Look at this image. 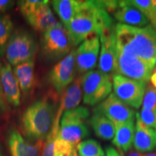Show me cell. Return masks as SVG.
<instances>
[{"mask_svg": "<svg viewBox=\"0 0 156 156\" xmlns=\"http://www.w3.org/2000/svg\"><path fill=\"white\" fill-rule=\"evenodd\" d=\"M112 17L104 1H81L77 14L66 28L73 47L93 36H100L112 28Z\"/></svg>", "mask_w": 156, "mask_h": 156, "instance_id": "obj_1", "label": "cell"}, {"mask_svg": "<svg viewBox=\"0 0 156 156\" xmlns=\"http://www.w3.org/2000/svg\"><path fill=\"white\" fill-rule=\"evenodd\" d=\"M116 50L156 66V30L118 23L114 28Z\"/></svg>", "mask_w": 156, "mask_h": 156, "instance_id": "obj_2", "label": "cell"}, {"mask_svg": "<svg viewBox=\"0 0 156 156\" xmlns=\"http://www.w3.org/2000/svg\"><path fill=\"white\" fill-rule=\"evenodd\" d=\"M56 113L54 105L47 98L31 104L21 118V129L27 139L36 142L45 140L53 126Z\"/></svg>", "mask_w": 156, "mask_h": 156, "instance_id": "obj_3", "label": "cell"}, {"mask_svg": "<svg viewBox=\"0 0 156 156\" xmlns=\"http://www.w3.org/2000/svg\"><path fill=\"white\" fill-rule=\"evenodd\" d=\"M89 116V110L84 106L64 112L60 119L57 137L77 147L90 134L88 127L85 124V120Z\"/></svg>", "mask_w": 156, "mask_h": 156, "instance_id": "obj_4", "label": "cell"}, {"mask_svg": "<svg viewBox=\"0 0 156 156\" xmlns=\"http://www.w3.org/2000/svg\"><path fill=\"white\" fill-rule=\"evenodd\" d=\"M41 45L43 56L50 62L64 58L73 47L67 30L60 22L43 34Z\"/></svg>", "mask_w": 156, "mask_h": 156, "instance_id": "obj_5", "label": "cell"}, {"mask_svg": "<svg viewBox=\"0 0 156 156\" xmlns=\"http://www.w3.org/2000/svg\"><path fill=\"white\" fill-rule=\"evenodd\" d=\"M112 77L100 70H92L84 74L82 76L83 103L95 106L104 101L112 93Z\"/></svg>", "mask_w": 156, "mask_h": 156, "instance_id": "obj_6", "label": "cell"}, {"mask_svg": "<svg viewBox=\"0 0 156 156\" xmlns=\"http://www.w3.org/2000/svg\"><path fill=\"white\" fill-rule=\"evenodd\" d=\"M37 50L38 46L32 35L26 31H15L6 47V60L15 67L34 60Z\"/></svg>", "mask_w": 156, "mask_h": 156, "instance_id": "obj_7", "label": "cell"}, {"mask_svg": "<svg viewBox=\"0 0 156 156\" xmlns=\"http://www.w3.org/2000/svg\"><path fill=\"white\" fill-rule=\"evenodd\" d=\"M114 93L127 106L139 108L143 101L146 83L134 80L120 75L112 77Z\"/></svg>", "mask_w": 156, "mask_h": 156, "instance_id": "obj_8", "label": "cell"}, {"mask_svg": "<svg viewBox=\"0 0 156 156\" xmlns=\"http://www.w3.org/2000/svg\"><path fill=\"white\" fill-rule=\"evenodd\" d=\"M116 54V75L145 83L151 80L155 66L136 57L126 55L117 50Z\"/></svg>", "mask_w": 156, "mask_h": 156, "instance_id": "obj_9", "label": "cell"}, {"mask_svg": "<svg viewBox=\"0 0 156 156\" xmlns=\"http://www.w3.org/2000/svg\"><path fill=\"white\" fill-rule=\"evenodd\" d=\"M75 50H72L52 68L48 74V80L58 95L62 94L64 90L75 80Z\"/></svg>", "mask_w": 156, "mask_h": 156, "instance_id": "obj_10", "label": "cell"}, {"mask_svg": "<svg viewBox=\"0 0 156 156\" xmlns=\"http://www.w3.org/2000/svg\"><path fill=\"white\" fill-rule=\"evenodd\" d=\"M101 42L98 36L85 40L75 50V69L79 74H85L96 67L100 54Z\"/></svg>", "mask_w": 156, "mask_h": 156, "instance_id": "obj_11", "label": "cell"}, {"mask_svg": "<svg viewBox=\"0 0 156 156\" xmlns=\"http://www.w3.org/2000/svg\"><path fill=\"white\" fill-rule=\"evenodd\" d=\"M94 112L107 117L116 129L127 121L134 119V111L120 101L114 93H111L94 109Z\"/></svg>", "mask_w": 156, "mask_h": 156, "instance_id": "obj_12", "label": "cell"}, {"mask_svg": "<svg viewBox=\"0 0 156 156\" xmlns=\"http://www.w3.org/2000/svg\"><path fill=\"white\" fill-rule=\"evenodd\" d=\"M101 42L98 58L99 70L110 75H114L116 69V46L114 28L110 29L99 36Z\"/></svg>", "mask_w": 156, "mask_h": 156, "instance_id": "obj_13", "label": "cell"}, {"mask_svg": "<svg viewBox=\"0 0 156 156\" xmlns=\"http://www.w3.org/2000/svg\"><path fill=\"white\" fill-rule=\"evenodd\" d=\"M0 85L7 102L14 106L20 104L21 90L12 66L0 58Z\"/></svg>", "mask_w": 156, "mask_h": 156, "instance_id": "obj_14", "label": "cell"}, {"mask_svg": "<svg viewBox=\"0 0 156 156\" xmlns=\"http://www.w3.org/2000/svg\"><path fill=\"white\" fill-rule=\"evenodd\" d=\"M45 140L34 143L27 141L18 130L12 129L7 136V145L11 156H41Z\"/></svg>", "mask_w": 156, "mask_h": 156, "instance_id": "obj_15", "label": "cell"}, {"mask_svg": "<svg viewBox=\"0 0 156 156\" xmlns=\"http://www.w3.org/2000/svg\"><path fill=\"white\" fill-rule=\"evenodd\" d=\"M82 97V77H78L75 78L73 83L62 93L60 104L56 113L55 120L60 122L62 114L64 112L77 108L81 102Z\"/></svg>", "mask_w": 156, "mask_h": 156, "instance_id": "obj_16", "label": "cell"}, {"mask_svg": "<svg viewBox=\"0 0 156 156\" xmlns=\"http://www.w3.org/2000/svg\"><path fill=\"white\" fill-rule=\"evenodd\" d=\"M115 19L121 24L143 28L148 25L149 21L140 10L127 5L125 1H119L118 7L113 13Z\"/></svg>", "mask_w": 156, "mask_h": 156, "instance_id": "obj_17", "label": "cell"}, {"mask_svg": "<svg viewBox=\"0 0 156 156\" xmlns=\"http://www.w3.org/2000/svg\"><path fill=\"white\" fill-rule=\"evenodd\" d=\"M136 119L134 131V147L140 153L151 152L156 147V130L145 126Z\"/></svg>", "mask_w": 156, "mask_h": 156, "instance_id": "obj_18", "label": "cell"}, {"mask_svg": "<svg viewBox=\"0 0 156 156\" xmlns=\"http://www.w3.org/2000/svg\"><path fill=\"white\" fill-rule=\"evenodd\" d=\"M26 20L34 30L43 34L58 23L48 5L38 9Z\"/></svg>", "mask_w": 156, "mask_h": 156, "instance_id": "obj_19", "label": "cell"}, {"mask_svg": "<svg viewBox=\"0 0 156 156\" xmlns=\"http://www.w3.org/2000/svg\"><path fill=\"white\" fill-rule=\"evenodd\" d=\"M134 131L135 127L134 119L124 123L116 129V133L113 138V144L121 151H130L134 143Z\"/></svg>", "mask_w": 156, "mask_h": 156, "instance_id": "obj_20", "label": "cell"}, {"mask_svg": "<svg viewBox=\"0 0 156 156\" xmlns=\"http://www.w3.org/2000/svg\"><path fill=\"white\" fill-rule=\"evenodd\" d=\"M34 59L18 64L13 67V72L18 82L20 89L24 93L31 90L35 83Z\"/></svg>", "mask_w": 156, "mask_h": 156, "instance_id": "obj_21", "label": "cell"}, {"mask_svg": "<svg viewBox=\"0 0 156 156\" xmlns=\"http://www.w3.org/2000/svg\"><path fill=\"white\" fill-rule=\"evenodd\" d=\"M81 1L78 0H54L53 8L59 17L64 28H67L80 7Z\"/></svg>", "mask_w": 156, "mask_h": 156, "instance_id": "obj_22", "label": "cell"}, {"mask_svg": "<svg viewBox=\"0 0 156 156\" xmlns=\"http://www.w3.org/2000/svg\"><path fill=\"white\" fill-rule=\"evenodd\" d=\"M93 131L97 136L102 140H109L114 138L116 128L114 124L104 115L94 112L90 120Z\"/></svg>", "mask_w": 156, "mask_h": 156, "instance_id": "obj_23", "label": "cell"}, {"mask_svg": "<svg viewBox=\"0 0 156 156\" xmlns=\"http://www.w3.org/2000/svg\"><path fill=\"white\" fill-rule=\"evenodd\" d=\"M13 23L8 15H0V58L5 55L7 43L12 34Z\"/></svg>", "mask_w": 156, "mask_h": 156, "instance_id": "obj_24", "label": "cell"}, {"mask_svg": "<svg viewBox=\"0 0 156 156\" xmlns=\"http://www.w3.org/2000/svg\"><path fill=\"white\" fill-rule=\"evenodd\" d=\"M127 5L140 10L148 20L151 25L156 30V10L150 0H130L125 1Z\"/></svg>", "mask_w": 156, "mask_h": 156, "instance_id": "obj_25", "label": "cell"}, {"mask_svg": "<svg viewBox=\"0 0 156 156\" xmlns=\"http://www.w3.org/2000/svg\"><path fill=\"white\" fill-rule=\"evenodd\" d=\"M79 156H105L104 151L99 142L95 140H86L77 146Z\"/></svg>", "mask_w": 156, "mask_h": 156, "instance_id": "obj_26", "label": "cell"}, {"mask_svg": "<svg viewBox=\"0 0 156 156\" xmlns=\"http://www.w3.org/2000/svg\"><path fill=\"white\" fill-rule=\"evenodd\" d=\"M48 3L49 1L45 0H23L19 1L17 5L22 15L26 19L27 17L36 12L38 9L48 5Z\"/></svg>", "mask_w": 156, "mask_h": 156, "instance_id": "obj_27", "label": "cell"}, {"mask_svg": "<svg viewBox=\"0 0 156 156\" xmlns=\"http://www.w3.org/2000/svg\"><path fill=\"white\" fill-rule=\"evenodd\" d=\"M58 127H59V123L54 121L51 130L47 138L45 140L41 156L54 155V145H55V141L56 136H57Z\"/></svg>", "mask_w": 156, "mask_h": 156, "instance_id": "obj_28", "label": "cell"}, {"mask_svg": "<svg viewBox=\"0 0 156 156\" xmlns=\"http://www.w3.org/2000/svg\"><path fill=\"white\" fill-rule=\"evenodd\" d=\"M142 108L156 110V89L151 83L146 85L142 101Z\"/></svg>", "mask_w": 156, "mask_h": 156, "instance_id": "obj_29", "label": "cell"}, {"mask_svg": "<svg viewBox=\"0 0 156 156\" xmlns=\"http://www.w3.org/2000/svg\"><path fill=\"white\" fill-rule=\"evenodd\" d=\"M136 118L139 119L145 126L156 130V110L142 108L141 112L136 114Z\"/></svg>", "mask_w": 156, "mask_h": 156, "instance_id": "obj_30", "label": "cell"}, {"mask_svg": "<svg viewBox=\"0 0 156 156\" xmlns=\"http://www.w3.org/2000/svg\"><path fill=\"white\" fill-rule=\"evenodd\" d=\"M15 2L10 0H0V13H3L10 9L14 6Z\"/></svg>", "mask_w": 156, "mask_h": 156, "instance_id": "obj_31", "label": "cell"}, {"mask_svg": "<svg viewBox=\"0 0 156 156\" xmlns=\"http://www.w3.org/2000/svg\"><path fill=\"white\" fill-rule=\"evenodd\" d=\"M7 101H6L5 95H4L2 88L0 85V115L4 114L7 110Z\"/></svg>", "mask_w": 156, "mask_h": 156, "instance_id": "obj_32", "label": "cell"}, {"mask_svg": "<svg viewBox=\"0 0 156 156\" xmlns=\"http://www.w3.org/2000/svg\"><path fill=\"white\" fill-rule=\"evenodd\" d=\"M106 156H121L119 153L111 146H108L106 148Z\"/></svg>", "mask_w": 156, "mask_h": 156, "instance_id": "obj_33", "label": "cell"}, {"mask_svg": "<svg viewBox=\"0 0 156 156\" xmlns=\"http://www.w3.org/2000/svg\"><path fill=\"white\" fill-rule=\"evenodd\" d=\"M124 156H144V155L140 152L135 151L134 150L131 149L130 151L126 152V154Z\"/></svg>", "mask_w": 156, "mask_h": 156, "instance_id": "obj_34", "label": "cell"}, {"mask_svg": "<svg viewBox=\"0 0 156 156\" xmlns=\"http://www.w3.org/2000/svg\"><path fill=\"white\" fill-rule=\"evenodd\" d=\"M151 80L152 85H153V86L156 89V72L155 71H154L153 74H152L151 80Z\"/></svg>", "mask_w": 156, "mask_h": 156, "instance_id": "obj_35", "label": "cell"}, {"mask_svg": "<svg viewBox=\"0 0 156 156\" xmlns=\"http://www.w3.org/2000/svg\"><path fill=\"white\" fill-rule=\"evenodd\" d=\"M144 156H156V152H149V153L143 154Z\"/></svg>", "mask_w": 156, "mask_h": 156, "instance_id": "obj_36", "label": "cell"}, {"mask_svg": "<svg viewBox=\"0 0 156 156\" xmlns=\"http://www.w3.org/2000/svg\"><path fill=\"white\" fill-rule=\"evenodd\" d=\"M152 2V5H153V7H154V9L156 10V0H153V1H151Z\"/></svg>", "mask_w": 156, "mask_h": 156, "instance_id": "obj_37", "label": "cell"}, {"mask_svg": "<svg viewBox=\"0 0 156 156\" xmlns=\"http://www.w3.org/2000/svg\"><path fill=\"white\" fill-rule=\"evenodd\" d=\"M71 156H79V155H78V153H77V149H75V151H73V154H72Z\"/></svg>", "mask_w": 156, "mask_h": 156, "instance_id": "obj_38", "label": "cell"}, {"mask_svg": "<svg viewBox=\"0 0 156 156\" xmlns=\"http://www.w3.org/2000/svg\"><path fill=\"white\" fill-rule=\"evenodd\" d=\"M0 156H5V155H4L3 152H2V150L1 147H0Z\"/></svg>", "mask_w": 156, "mask_h": 156, "instance_id": "obj_39", "label": "cell"}, {"mask_svg": "<svg viewBox=\"0 0 156 156\" xmlns=\"http://www.w3.org/2000/svg\"><path fill=\"white\" fill-rule=\"evenodd\" d=\"M154 71H155V72H156V68L155 69V70H154Z\"/></svg>", "mask_w": 156, "mask_h": 156, "instance_id": "obj_40", "label": "cell"}]
</instances>
